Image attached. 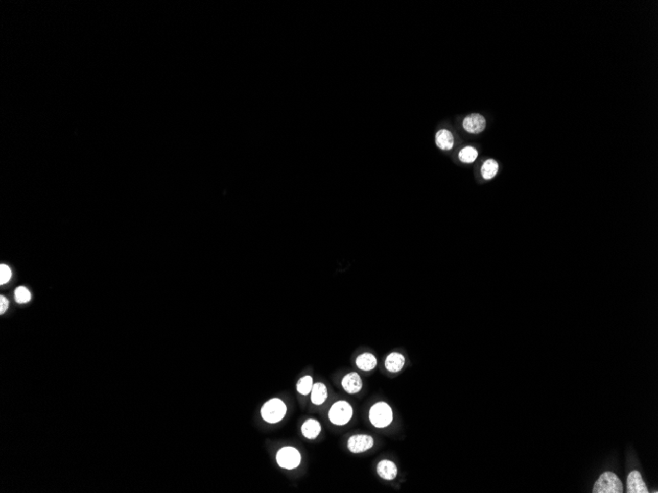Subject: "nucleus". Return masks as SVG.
I'll use <instances>...</instances> for the list:
<instances>
[{
	"mask_svg": "<svg viewBox=\"0 0 658 493\" xmlns=\"http://www.w3.org/2000/svg\"><path fill=\"white\" fill-rule=\"evenodd\" d=\"M373 438L367 434H356L348 439L347 447L350 452L354 454L366 452L373 447Z\"/></svg>",
	"mask_w": 658,
	"mask_h": 493,
	"instance_id": "nucleus-6",
	"label": "nucleus"
},
{
	"mask_svg": "<svg viewBox=\"0 0 658 493\" xmlns=\"http://www.w3.org/2000/svg\"><path fill=\"white\" fill-rule=\"evenodd\" d=\"M14 298H15V301L19 303H26L31 300V293L27 288L19 287L16 288L14 292Z\"/></svg>",
	"mask_w": 658,
	"mask_h": 493,
	"instance_id": "nucleus-19",
	"label": "nucleus"
},
{
	"mask_svg": "<svg viewBox=\"0 0 658 493\" xmlns=\"http://www.w3.org/2000/svg\"><path fill=\"white\" fill-rule=\"evenodd\" d=\"M320 432H321V425L316 420L310 418L302 424V435L307 439H310V440L316 439Z\"/></svg>",
	"mask_w": 658,
	"mask_h": 493,
	"instance_id": "nucleus-14",
	"label": "nucleus"
},
{
	"mask_svg": "<svg viewBox=\"0 0 658 493\" xmlns=\"http://www.w3.org/2000/svg\"><path fill=\"white\" fill-rule=\"evenodd\" d=\"M499 170V164L495 160L486 161L481 167V175L485 179H492L495 178Z\"/></svg>",
	"mask_w": 658,
	"mask_h": 493,
	"instance_id": "nucleus-16",
	"label": "nucleus"
},
{
	"mask_svg": "<svg viewBox=\"0 0 658 493\" xmlns=\"http://www.w3.org/2000/svg\"><path fill=\"white\" fill-rule=\"evenodd\" d=\"M342 388L348 394H357L363 388V381L356 372H350L343 377Z\"/></svg>",
	"mask_w": 658,
	"mask_h": 493,
	"instance_id": "nucleus-8",
	"label": "nucleus"
},
{
	"mask_svg": "<svg viewBox=\"0 0 658 493\" xmlns=\"http://www.w3.org/2000/svg\"><path fill=\"white\" fill-rule=\"evenodd\" d=\"M462 126L468 133L479 134L486 128V119L481 114L472 113L464 118Z\"/></svg>",
	"mask_w": 658,
	"mask_h": 493,
	"instance_id": "nucleus-7",
	"label": "nucleus"
},
{
	"mask_svg": "<svg viewBox=\"0 0 658 493\" xmlns=\"http://www.w3.org/2000/svg\"><path fill=\"white\" fill-rule=\"evenodd\" d=\"M370 424L377 428H385L393 421V411L390 406L384 402H379L370 408L369 412Z\"/></svg>",
	"mask_w": 658,
	"mask_h": 493,
	"instance_id": "nucleus-2",
	"label": "nucleus"
},
{
	"mask_svg": "<svg viewBox=\"0 0 658 493\" xmlns=\"http://www.w3.org/2000/svg\"><path fill=\"white\" fill-rule=\"evenodd\" d=\"M287 413V406L279 399L273 398L263 404L261 410L262 420L270 425L280 423Z\"/></svg>",
	"mask_w": 658,
	"mask_h": 493,
	"instance_id": "nucleus-1",
	"label": "nucleus"
},
{
	"mask_svg": "<svg viewBox=\"0 0 658 493\" xmlns=\"http://www.w3.org/2000/svg\"><path fill=\"white\" fill-rule=\"evenodd\" d=\"M627 487L629 493H647L648 489L643 480L642 475L638 471H632L627 480Z\"/></svg>",
	"mask_w": 658,
	"mask_h": 493,
	"instance_id": "nucleus-9",
	"label": "nucleus"
},
{
	"mask_svg": "<svg viewBox=\"0 0 658 493\" xmlns=\"http://www.w3.org/2000/svg\"><path fill=\"white\" fill-rule=\"evenodd\" d=\"M405 364V357L399 353H391L386 357L384 365L385 368L389 372L396 373L403 368Z\"/></svg>",
	"mask_w": 658,
	"mask_h": 493,
	"instance_id": "nucleus-12",
	"label": "nucleus"
},
{
	"mask_svg": "<svg viewBox=\"0 0 658 493\" xmlns=\"http://www.w3.org/2000/svg\"><path fill=\"white\" fill-rule=\"evenodd\" d=\"M357 367L363 371H370L374 369L378 365L377 357L370 353H365L358 356L356 359Z\"/></svg>",
	"mask_w": 658,
	"mask_h": 493,
	"instance_id": "nucleus-15",
	"label": "nucleus"
},
{
	"mask_svg": "<svg viewBox=\"0 0 658 493\" xmlns=\"http://www.w3.org/2000/svg\"><path fill=\"white\" fill-rule=\"evenodd\" d=\"M352 417L353 408L346 401H338L334 403L328 411L330 423L338 426L347 425Z\"/></svg>",
	"mask_w": 658,
	"mask_h": 493,
	"instance_id": "nucleus-3",
	"label": "nucleus"
},
{
	"mask_svg": "<svg viewBox=\"0 0 658 493\" xmlns=\"http://www.w3.org/2000/svg\"><path fill=\"white\" fill-rule=\"evenodd\" d=\"M11 276H12L11 269L5 264H1V266H0V285H4V284L8 283L9 280L11 279Z\"/></svg>",
	"mask_w": 658,
	"mask_h": 493,
	"instance_id": "nucleus-20",
	"label": "nucleus"
},
{
	"mask_svg": "<svg viewBox=\"0 0 658 493\" xmlns=\"http://www.w3.org/2000/svg\"><path fill=\"white\" fill-rule=\"evenodd\" d=\"M458 157H459V160H460L462 163H465V164H471V163L475 162V160L477 159V157H478V151H477L475 148H473V147L467 146V147L463 148L461 151L459 152Z\"/></svg>",
	"mask_w": 658,
	"mask_h": 493,
	"instance_id": "nucleus-18",
	"label": "nucleus"
},
{
	"mask_svg": "<svg viewBox=\"0 0 658 493\" xmlns=\"http://www.w3.org/2000/svg\"><path fill=\"white\" fill-rule=\"evenodd\" d=\"M8 305H9V302L7 301V299L1 295L0 297V314L5 313V311L8 309Z\"/></svg>",
	"mask_w": 658,
	"mask_h": 493,
	"instance_id": "nucleus-21",
	"label": "nucleus"
},
{
	"mask_svg": "<svg viewBox=\"0 0 658 493\" xmlns=\"http://www.w3.org/2000/svg\"><path fill=\"white\" fill-rule=\"evenodd\" d=\"M436 144L440 150L450 151L454 144L453 133L448 129H441L436 134Z\"/></svg>",
	"mask_w": 658,
	"mask_h": 493,
	"instance_id": "nucleus-11",
	"label": "nucleus"
},
{
	"mask_svg": "<svg viewBox=\"0 0 658 493\" xmlns=\"http://www.w3.org/2000/svg\"><path fill=\"white\" fill-rule=\"evenodd\" d=\"M327 397H328L327 388L324 384L321 382L314 384L311 392V401L314 405L316 406L322 405L326 401Z\"/></svg>",
	"mask_w": 658,
	"mask_h": 493,
	"instance_id": "nucleus-13",
	"label": "nucleus"
},
{
	"mask_svg": "<svg viewBox=\"0 0 658 493\" xmlns=\"http://www.w3.org/2000/svg\"><path fill=\"white\" fill-rule=\"evenodd\" d=\"M623 484L617 476L611 472H605L593 486L594 493H622Z\"/></svg>",
	"mask_w": 658,
	"mask_h": 493,
	"instance_id": "nucleus-4",
	"label": "nucleus"
},
{
	"mask_svg": "<svg viewBox=\"0 0 658 493\" xmlns=\"http://www.w3.org/2000/svg\"><path fill=\"white\" fill-rule=\"evenodd\" d=\"M276 462L278 466L285 470H294L300 466L302 456L298 449L292 446H286L278 450L276 454Z\"/></svg>",
	"mask_w": 658,
	"mask_h": 493,
	"instance_id": "nucleus-5",
	"label": "nucleus"
},
{
	"mask_svg": "<svg viewBox=\"0 0 658 493\" xmlns=\"http://www.w3.org/2000/svg\"><path fill=\"white\" fill-rule=\"evenodd\" d=\"M378 475L385 480H393L397 477V466L389 460L381 461L377 466Z\"/></svg>",
	"mask_w": 658,
	"mask_h": 493,
	"instance_id": "nucleus-10",
	"label": "nucleus"
},
{
	"mask_svg": "<svg viewBox=\"0 0 658 493\" xmlns=\"http://www.w3.org/2000/svg\"><path fill=\"white\" fill-rule=\"evenodd\" d=\"M314 386V379L310 375H306L302 377L298 383H297V391L303 396L309 395L312 392Z\"/></svg>",
	"mask_w": 658,
	"mask_h": 493,
	"instance_id": "nucleus-17",
	"label": "nucleus"
}]
</instances>
